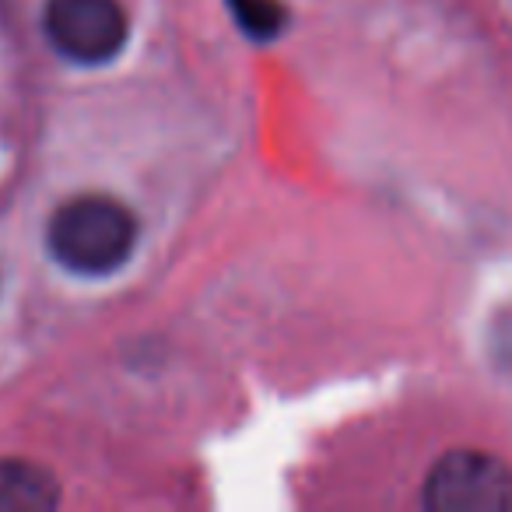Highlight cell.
<instances>
[{"label":"cell","mask_w":512,"mask_h":512,"mask_svg":"<svg viewBox=\"0 0 512 512\" xmlns=\"http://www.w3.org/2000/svg\"><path fill=\"white\" fill-rule=\"evenodd\" d=\"M43 29L50 46L74 64H106L127 43L120 0H46Z\"/></svg>","instance_id":"obj_3"},{"label":"cell","mask_w":512,"mask_h":512,"mask_svg":"<svg viewBox=\"0 0 512 512\" xmlns=\"http://www.w3.org/2000/svg\"><path fill=\"white\" fill-rule=\"evenodd\" d=\"M232 18L253 39H274L288 25V11L281 0H228Z\"/></svg>","instance_id":"obj_5"},{"label":"cell","mask_w":512,"mask_h":512,"mask_svg":"<svg viewBox=\"0 0 512 512\" xmlns=\"http://www.w3.org/2000/svg\"><path fill=\"white\" fill-rule=\"evenodd\" d=\"M60 484L46 467L29 460H0V512H50Z\"/></svg>","instance_id":"obj_4"},{"label":"cell","mask_w":512,"mask_h":512,"mask_svg":"<svg viewBox=\"0 0 512 512\" xmlns=\"http://www.w3.org/2000/svg\"><path fill=\"white\" fill-rule=\"evenodd\" d=\"M50 253L60 267L85 278L120 271L137 246V218L127 204L102 193L74 197L50 218Z\"/></svg>","instance_id":"obj_1"},{"label":"cell","mask_w":512,"mask_h":512,"mask_svg":"<svg viewBox=\"0 0 512 512\" xmlns=\"http://www.w3.org/2000/svg\"><path fill=\"white\" fill-rule=\"evenodd\" d=\"M432 512H512V467L481 449H453L425 481Z\"/></svg>","instance_id":"obj_2"}]
</instances>
